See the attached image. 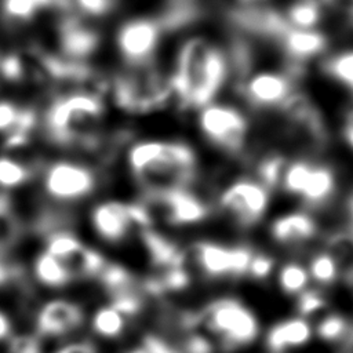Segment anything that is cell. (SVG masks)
Wrapping results in <instances>:
<instances>
[{
  "label": "cell",
  "instance_id": "1",
  "mask_svg": "<svg viewBox=\"0 0 353 353\" xmlns=\"http://www.w3.org/2000/svg\"><path fill=\"white\" fill-rule=\"evenodd\" d=\"M229 79L228 52L205 37H190L176 52L170 83L182 108L203 109L215 102Z\"/></svg>",
  "mask_w": 353,
  "mask_h": 353
},
{
  "label": "cell",
  "instance_id": "2",
  "mask_svg": "<svg viewBox=\"0 0 353 353\" xmlns=\"http://www.w3.org/2000/svg\"><path fill=\"white\" fill-rule=\"evenodd\" d=\"M127 164L145 190L189 188L197 175L194 150L178 141L135 142L127 152Z\"/></svg>",
  "mask_w": 353,
  "mask_h": 353
},
{
  "label": "cell",
  "instance_id": "3",
  "mask_svg": "<svg viewBox=\"0 0 353 353\" xmlns=\"http://www.w3.org/2000/svg\"><path fill=\"white\" fill-rule=\"evenodd\" d=\"M102 116L101 97L74 90L51 101L44 112V132L54 145L94 150L99 146Z\"/></svg>",
  "mask_w": 353,
  "mask_h": 353
},
{
  "label": "cell",
  "instance_id": "4",
  "mask_svg": "<svg viewBox=\"0 0 353 353\" xmlns=\"http://www.w3.org/2000/svg\"><path fill=\"white\" fill-rule=\"evenodd\" d=\"M199 325L214 335L225 352L252 345L261 334L256 313L237 298L223 296L199 313Z\"/></svg>",
  "mask_w": 353,
  "mask_h": 353
},
{
  "label": "cell",
  "instance_id": "5",
  "mask_svg": "<svg viewBox=\"0 0 353 353\" xmlns=\"http://www.w3.org/2000/svg\"><path fill=\"white\" fill-rule=\"evenodd\" d=\"M281 192L298 199L303 208L316 211L327 207L338 190L334 167L310 157L291 159L281 181Z\"/></svg>",
  "mask_w": 353,
  "mask_h": 353
},
{
  "label": "cell",
  "instance_id": "6",
  "mask_svg": "<svg viewBox=\"0 0 353 353\" xmlns=\"http://www.w3.org/2000/svg\"><path fill=\"white\" fill-rule=\"evenodd\" d=\"M110 87L116 105L131 113L160 108L174 97L170 77L161 76L150 66L117 76Z\"/></svg>",
  "mask_w": 353,
  "mask_h": 353
},
{
  "label": "cell",
  "instance_id": "7",
  "mask_svg": "<svg viewBox=\"0 0 353 353\" xmlns=\"http://www.w3.org/2000/svg\"><path fill=\"white\" fill-rule=\"evenodd\" d=\"M197 124L203 137L222 152L232 156L244 152L250 138V120L240 108L212 102L200 109Z\"/></svg>",
  "mask_w": 353,
  "mask_h": 353
},
{
  "label": "cell",
  "instance_id": "8",
  "mask_svg": "<svg viewBox=\"0 0 353 353\" xmlns=\"http://www.w3.org/2000/svg\"><path fill=\"white\" fill-rule=\"evenodd\" d=\"M273 193L254 175L230 181L218 196L219 210L243 229L254 228L266 216Z\"/></svg>",
  "mask_w": 353,
  "mask_h": 353
},
{
  "label": "cell",
  "instance_id": "9",
  "mask_svg": "<svg viewBox=\"0 0 353 353\" xmlns=\"http://www.w3.org/2000/svg\"><path fill=\"white\" fill-rule=\"evenodd\" d=\"M152 219H161L168 225H193L204 221L211 208L207 201L189 188H167L145 190L141 201Z\"/></svg>",
  "mask_w": 353,
  "mask_h": 353
},
{
  "label": "cell",
  "instance_id": "10",
  "mask_svg": "<svg viewBox=\"0 0 353 353\" xmlns=\"http://www.w3.org/2000/svg\"><path fill=\"white\" fill-rule=\"evenodd\" d=\"M255 250L248 244L225 245L214 241H199L190 250L197 269L210 279L247 277Z\"/></svg>",
  "mask_w": 353,
  "mask_h": 353
},
{
  "label": "cell",
  "instance_id": "11",
  "mask_svg": "<svg viewBox=\"0 0 353 353\" xmlns=\"http://www.w3.org/2000/svg\"><path fill=\"white\" fill-rule=\"evenodd\" d=\"M301 87L283 69H258L234 85L241 99L255 110H280L292 92Z\"/></svg>",
  "mask_w": 353,
  "mask_h": 353
},
{
  "label": "cell",
  "instance_id": "12",
  "mask_svg": "<svg viewBox=\"0 0 353 353\" xmlns=\"http://www.w3.org/2000/svg\"><path fill=\"white\" fill-rule=\"evenodd\" d=\"M164 30L159 18L139 17L125 21L116 33L120 57L132 69L149 66Z\"/></svg>",
  "mask_w": 353,
  "mask_h": 353
},
{
  "label": "cell",
  "instance_id": "13",
  "mask_svg": "<svg viewBox=\"0 0 353 353\" xmlns=\"http://www.w3.org/2000/svg\"><path fill=\"white\" fill-rule=\"evenodd\" d=\"M97 186V174L88 165L58 160L43 172L44 192L57 201H76L87 197Z\"/></svg>",
  "mask_w": 353,
  "mask_h": 353
},
{
  "label": "cell",
  "instance_id": "14",
  "mask_svg": "<svg viewBox=\"0 0 353 353\" xmlns=\"http://www.w3.org/2000/svg\"><path fill=\"white\" fill-rule=\"evenodd\" d=\"M228 19L237 33L274 44H277L290 29L281 8L272 4L233 6L228 12Z\"/></svg>",
  "mask_w": 353,
  "mask_h": 353
},
{
  "label": "cell",
  "instance_id": "15",
  "mask_svg": "<svg viewBox=\"0 0 353 353\" xmlns=\"http://www.w3.org/2000/svg\"><path fill=\"white\" fill-rule=\"evenodd\" d=\"M321 233L320 222L314 212L296 208L274 216L268 225L269 239L284 248L298 250L316 240Z\"/></svg>",
  "mask_w": 353,
  "mask_h": 353
},
{
  "label": "cell",
  "instance_id": "16",
  "mask_svg": "<svg viewBox=\"0 0 353 353\" xmlns=\"http://www.w3.org/2000/svg\"><path fill=\"white\" fill-rule=\"evenodd\" d=\"M91 223L99 237L109 243H120L137 228L134 203L108 200L91 211Z\"/></svg>",
  "mask_w": 353,
  "mask_h": 353
},
{
  "label": "cell",
  "instance_id": "17",
  "mask_svg": "<svg viewBox=\"0 0 353 353\" xmlns=\"http://www.w3.org/2000/svg\"><path fill=\"white\" fill-rule=\"evenodd\" d=\"M58 40L61 55L76 62H84L99 47V33L68 12L58 25Z\"/></svg>",
  "mask_w": 353,
  "mask_h": 353
},
{
  "label": "cell",
  "instance_id": "18",
  "mask_svg": "<svg viewBox=\"0 0 353 353\" xmlns=\"http://www.w3.org/2000/svg\"><path fill=\"white\" fill-rule=\"evenodd\" d=\"M284 59L307 65L314 59H321L327 55L330 48L328 34L319 29H294L290 28L287 33L277 43Z\"/></svg>",
  "mask_w": 353,
  "mask_h": 353
},
{
  "label": "cell",
  "instance_id": "19",
  "mask_svg": "<svg viewBox=\"0 0 353 353\" xmlns=\"http://www.w3.org/2000/svg\"><path fill=\"white\" fill-rule=\"evenodd\" d=\"M314 336V327L307 319L292 316L272 324L263 338L268 353H285L306 346Z\"/></svg>",
  "mask_w": 353,
  "mask_h": 353
},
{
  "label": "cell",
  "instance_id": "20",
  "mask_svg": "<svg viewBox=\"0 0 353 353\" xmlns=\"http://www.w3.org/2000/svg\"><path fill=\"white\" fill-rule=\"evenodd\" d=\"M84 313L79 305L66 299L47 302L37 314V330L43 335H63L81 325Z\"/></svg>",
  "mask_w": 353,
  "mask_h": 353
},
{
  "label": "cell",
  "instance_id": "21",
  "mask_svg": "<svg viewBox=\"0 0 353 353\" xmlns=\"http://www.w3.org/2000/svg\"><path fill=\"white\" fill-rule=\"evenodd\" d=\"M291 157L280 149H268L254 163L252 174L272 193L280 190L281 181Z\"/></svg>",
  "mask_w": 353,
  "mask_h": 353
},
{
  "label": "cell",
  "instance_id": "22",
  "mask_svg": "<svg viewBox=\"0 0 353 353\" xmlns=\"http://www.w3.org/2000/svg\"><path fill=\"white\" fill-rule=\"evenodd\" d=\"M281 11L294 29H319L327 12L310 0H288Z\"/></svg>",
  "mask_w": 353,
  "mask_h": 353
},
{
  "label": "cell",
  "instance_id": "23",
  "mask_svg": "<svg viewBox=\"0 0 353 353\" xmlns=\"http://www.w3.org/2000/svg\"><path fill=\"white\" fill-rule=\"evenodd\" d=\"M274 276L280 292L295 298L306 288H309L312 281L307 266L295 259H290L279 266Z\"/></svg>",
  "mask_w": 353,
  "mask_h": 353
},
{
  "label": "cell",
  "instance_id": "24",
  "mask_svg": "<svg viewBox=\"0 0 353 353\" xmlns=\"http://www.w3.org/2000/svg\"><path fill=\"white\" fill-rule=\"evenodd\" d=\"M321 69L353 95V47L327 54L321 61Z\"/></svg>",
  "mask_w": 353,
  "mask_h": 353
},
{
  "label": "cell",
  "instance_id": "25",
  "mask_svg": "<svg viewBox=\"0 0 353 353\" xmlns=\"http://www.w3.org/2000/svg\"><path fill=\"white\" fill-rule=\"evenodd\" d=\"M306 266L310 274V280L319 288L331 287L342 279L336 259L323 247L309 256Z\"/></svg>",
  "mask_w": 353,
  "mask_h": 353
},
{
  "label": "cell",
  "instance_id": "26",
  "mask_svg": "<svg viewBox=\"0 0 353 353\" xmlns=\"http://www.w3.org/2000/svg\"><path fill=\"white\" fill-rule=\"evenodd\" d=\"M33 272L41 284L51 288H61L72 281V277L63 263L46 251L36 258Z\"/></svg>",
  "mask_w": 353,
  "mask_h": 353
},
{
  "label": "cell",
  "instance_id": "27",
  "mask_svg": "<svg viewBox=\"0 0 353 353\" xmlns=\"http://www.w3.org/2000/svg\"><path fill=\"white\" fill-rule=\"evenodd\" d=\"M353 323L342 313H325L314 325V336L325 343H339L347 338Z\"/></svg>",
  "mask_w": 353,
  "mask_h": 353
},
{
  "label": "cell",
  "instance_id": "28",
  "mask_svg": "<svg viewBox=\"0 0 353 353\" xmlns=\"http://www.w3.org/2000/svg\"><path fill=\"white\" fill-rule=\"evenodd\" d=\"M32 168L10 154L0 156V189H15L32 178Z\"/></svg>",
  "mask_w": 353,
  "mask_h": 353
},
{
  "label": "cell",
  "instance_id": "29",
  "mask_svg": "<svg viewBox=\"0 0 353 353\" xmlns=\"http://www.w3.org/2000/svg\"><path fill=\"white\" fill-rule=\"evenodd\" d=\"M40 10L36 0H0L1 17L10 25L30 22Z\"/></svg>",
  "mask_w": 353,
  "mask_h": 353
},
{
  "label": "cell",
  "instance_id": "30",
  "mask_svg": "<svg viewBox=\"0 0 353 353\" xmlns=\"http://www.w3.org/2000/svg\"><path fill=\"white\" fill-rule=\"evenodd\" d=\"M125 327V316L114 307L105 306L98 309L92 317V328L97 334L105 338L119 336Z\"/></svg>",
  "mask_w": 353,
  "mask_h": 353
},
{
  "label": "cell",
  "instance_id": "31",
  "mask_svg": "<svg viewBox=\"0 0 353 353\" xmlns=\"http://www.w3.org/2000/svg\"><path fill=\"white\" fill-rule=\"evenodd\" d=\"M327 306H328L327 296L323 292V290L319 287H309L295 298L296 316H301L307 320L324 312Z\"/></svg>",
  "mask_w": 353,
  "mask_h": 353
},
{
  "label": "cell",
  "instance_id": "32",
  "mask_svg": "<svg viewBox=\"0 0 353 353\" xmlns=\"http://www.w3.org/2000/svg\"><path fill=\"white\" fill-rule=\"evenodd\" d=\"M276 270H277L276 258L266 251L255 250L248 268L247 277H250L254 281H266L273 274H276Z\"/></svg>",
  "mask_w": 353,
  "mask_h": 353
},
{
  "label": "cell",
  "instance_id": "33",
  "mask_svg": "<svg viewBox=\"0 0 353 353\" xmlns=\"http://www.w3.org/2000/svg\"><path fill=\"white\" fill-rule=\"evenodd\" d=\"M181 350L183 353H214L215 345L207 335L193 330L186 332Z\"/></svg>",
  "mask_w": 353,
  "mask_h": 353
},
{
  "label": "cell",
  "instance_id": "34",
  "mask_svg": "<svg viewBox=\"0 0 353 353\" xmlns=\"http://www.w3.org/2000/svg\"><path fill=\"white\" fill-rule=\"evenodd\" d=\"M80 12L88 17H102L112 11L116 0H73Z\"/></svg>",
  "mask_w": 353,
  "mask_h": 353
},
{
  "label": "cell",
  "instance_id": "35",
  "mask_svg": "<svg viewBox=\"0 0 353 353\" xmlns=\"http://www.w3.org/2000/svg\"><path fill=\"white\" fill-rule=\"evenodd\" d=\"M8 353H41V343L34 335H17L8 343Z\"/></svg>",
  "mask_w": 353,
  "mask_h": 353
},
{
  "label": "cell",
  "instance_id": "36",
  "mask_svg": "<svg viewBox=\"0 0 353 353\" xmlns=\"http://www.w3.org/2000/svg\"><path fill=\"white\" fill-rule=\"evenodd\" d=\"M148 353H183L181 349L167 342L164 338L157 335H146L143 338V346Z\"/></svg>",
  "mask_w": 353,
  "mask_h": 353
},
{
  "label": "cell",
  "instance_id": "37",
  "mask_svg": "<svg viewBox=\"0 0 353 353\" xmlns=\"http://www.w3.org/2000/svg\"><path fill=\"white\" fill-rule=\"evenodd\" d=\"M21 277H22V270L18 266L6 262L0 255V287L7 284L11 280L21 279Z\"/></svg>",
  "mask_w": 353,
  "mask_h": 353
},
{
  "label": "cell",
  "instance_id": "38",
  "mask_svg": "<svg viewBox=\"0 0 353 353\" xmlns=\"http://www.w3.org/2000/svg\"><path fill=\"white\" fill-rule=\"evenodd\" d=\"M342 138L345 145L353 152V109L345 116L342 124Z\"/></svg>",
  "mask_w": 353,
  "mask_h": 353
},
{
  "label": "cell",
  "instance_id": "39",
  "mask_svg": "<svg viewBox=\"0 0 353 353\" xmlns=\"http://www.w3.org/2000/svg\"><path fill=\"white\" fill-rule=\"evenodd\" d=\"M57 353H97V350L90 342H74L61 347Z\"/></svg>",
  "mask_w": 353,
  "mask_h": 353
},
{
  "label": "cell",
  "instance_id": "40",
  "mask_svg": "<svg viewBox=\"0 0 353 353\" xmlns=\"http://www.w3.org/2000/svg\"><path fill=\"white\" fill-rule=\"evenodd\" d=\"M40 8H55L63 12H69L72 0H36Z\"/></svg>",
  "mask_w": 353,
  "mask_h": 353
},
{
  "label": "cell",
  "instance_id": "41",
  "mask_svg": "<svg viewBox=\"0 0 353 353\" xmlns=\"http://www.w3.org/2000/svg\"><path fill=\"white\" fill-rule=\"evenodd\" d=\"M343 208H345V215H346V221H347L346 225L353 228V190L345 199Z\"/></svg>",
  "mask_w": 353,
  "mask_h": 353
},
{
  "label": "cell",
  "instance_id": "42",
  "mask_svg": "<svg viewBox=\"0 0 353 353\" xmlns=\"http://www.w3.org/2000/svg\"><path fill=\"white\" fill-rule=\"evenodd\" d=\"M11 332V323L8 317L0 310V339H4Z\"/></svg>",
  "mask_w": 353,
  "mask_h": 353
},
{
  "label": "cell",
  "instance_id": "43",
  "mask_svg": "<svg viewBox=\"0 0 353 353\" xmlns=\"http://www.w3.org/2000/svg\"><path fill=\"white\" fill-rule=\"evenodd\" d=\"M310 1L316 3L317 6L324 8L325 11H330V10L335 8L339 4V0H310Z\"/></svg>",
  "mask_w": 353,
  "mask_h": 353
},
{
  "label": "cell",
  "instance_id": "44",
  "mask_svg": "<svg viewBox=\"0 0 353 353\" xmlns=\"http://www.w3.org/2000/svg\"><path fill=\"white\" fill-rule=\"evenodd\" d=\"M270 0H234V6H262V4H269Z\"/></svg>",
  "mask_w": 353,
  "mask_h": 353
},
{
  "label": "cell",
  "instance_id": "45",
  "mask_svg": "<svg viewBox=\"0 0 353 353\" xmlns=\"http://www.w3.org/2000/svg\"><path fill=\"white\" fill-rule=\"evenodd\" d=\"M346 15H347V21L349 23L353 26V3H350V6L346 10Z\"/></svg>",
  "mask_w": 353,
  "mask_h": 353
},
{
  "label": "cell",
  "instance_id": "46",
  "mask_svg": "<svg viewBox=\"0 0 353 353\" xmlns=\"http://www.w3.org/2000/svg\"><path fill=\"white\" fill-rule=\"evenodd\" d=\"M128 353H148L143 347H138V349H134V350H130Z\"/></svg>",
  "mask_w": 353,
  "mask_h": 353
},
{
  "label": "cell",
  "instance_id": "47",
  "mask_svg": "<svg viewBox=\"0 0 353 353\" xmlns=\"http://www.w3.org/2000/svg\"><path fill=\"white\" fill-rule=\"evenodd\" d=\"M352 3H353V0H352Z\"/></svg>",
  "mask_w": 353,
  "mask_h": 353
}]
</instances>
